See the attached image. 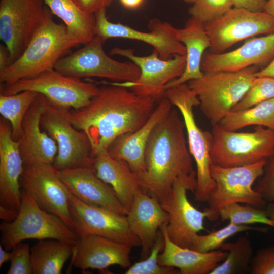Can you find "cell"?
Listing matches in <instances>:
<instances>
[{
  "label": "cell",
  "instance_id": "6da1fadb",
  "mask_svg": "<svg viewBox=\"0 0 274 274\" xmlns=\"http://www.w3.org/2000/svg\"><path fill=\"white\" fill-rule=\"evenodd\" d=\"M156 101L126 87L106 82L87 106L72 109L68 115L73 126L88 137L94 157L107 151L118 136L141 127L153 112Z\"/></svg>",
  "mask_w": 274,
  "mask_h": 274
},
{
  "label": "cell",
  "instance_id": "7a4b0ae2",
  "mask_svg": "<svg viewBox=\"0 0 274 274\" xmlns=\"http://www.w3.org/2000/svg\"><path fill=\"white\" fill-rule=\"evenodd\" d=\"M185 124L176 109L153 130L145 153L146 170L137 175L141 189L159 202L180 175L194 171L185 134Z\"/></svg>",
  "mask_w": 274,
  "mask_h": 274
},
{
  "label": "cell",
  "instance_id": "3957f363",
  "mask_svg": "<svg viewBox=\"0 0 274 274\" xmlns=\"http://www.w3.org/2000/svg\"><path fill=\"white\" fill-rule=\"evenodd\" d=\"M80 45L65 25L55 22L46 6L44 20L21 55L0 72L1 84L35 77L54 69L57 62L71 48Z\"/></svg>",
  "mask_w": 274,
  "mask_h": 274
},
{
  "label": "cell",
  "instance_id": "277c9868",
  "mask_svg": "<svg viewBox=\"0 0 274 274\" xmlns=\"http://www.w3.org/2000/svg\"><path fill=\"white\" fill-rule=\"evenodd\" d=\"M257 69L250 66L231 71L203 72L187 83L199 100L200 109L211 125L219 124L242 99L256 77Z\"/></svg>",
  "mask_w": 274,
  "mask_h": 274
},
{
  "label": "cell",
  "instance_id": "5b68a950",
  "mask_svg": "<svg viewBox=\"0 0 274 274\" xmlns=\"http://www.w3.org/2000/svg\"><path fill=\"white\" fill-rule=\"evenodd\" d=\"M164 96L177 108L185 124L189 151L196 166L195 200L207 202L215 188L216 184L210 173L211 133L199 127L193 112L194 108L199 105V100L188 83L166 89Z\"/></svg>",
  "mask_w": 274,
  "mask_h": 274
},
{
  "label": "cell",
  "instance_id": "8992f818",
  "mask_svg": "<svg viewBox=\"0 0 274 274\" xmlns=\"http://www.w3.org/2000/svg\"><path fill=\"white\" fill-rule=\"evenodd\" d=\"M210 156L211 163L222 167L250 165L274 154V130L256 126L254 131L237 132L212 126Z\"/></svg>",
  "mask_w": 274,
  "mask_h": 274
},
{
  "label": "cell",
  "instance_id": "52a82bcc",
  "mask_svg": "<svg viewBox=\"0 0 274 274\" xmlns=\"http://www.w3.org/2000/svg\"><path fill=\"white\" fill-rule=\"evenodd\" d=\"M1 245L6 250L28 239H55L75 245V232L57 216L42 209L26 192H21V202L17 218L0 225Z\"/></svg>",
  "mask_w": 274,
  "mask_h": 274
},
{
  "label": "cell",
  "instance_id": "ba28073f",
  "mask_svg": "<svg viewBox=\"0 0 274 274\" xmlns=\"http://www.w3.org/2000/svg\"><path fill=\"white\" fill-rule=\"evenodd\" d=\"M267 160L233 167H222L211 163L210 173L216 186L204 209L209 221L218 219L220 209L229 204H248L260 209L266 206L267 203L254 190L253 185L263 174Z\"/></svg>",
  "mask_w": 274,
  "mask_h": 274
},
{
  "label": "cell",
  "instance_id": "9c48e42d",
  "mask_svg": "<svg viewBox=\"0 0 274 274\" xmlns=\"http://www.w3.org/2000/svg\"><path fill=\"white\" fill-rule=\"evenodd\" d=\"M99 90V87L95 83L64 75L55 69L19 80L12 84L0 85L1 94L32 91L44 96L53 105L68 110L86 107Z\"/></svg>",
  "mask_w": 274,
  "mask_h": 274
},
{
  "label": "cell",
  "instance_id": "30bf717a",
  "mask_svg": "<svg viewBox=\"0 0 274 274\" xmlns=\"http://www.w3.org/2000/svg\"><path fill=\"white\" fill-rule=\"evenodd\" d=\"M105 42L96 36L83 47L60 59L54 69L81 79L97 77L114 82L138 79L141 74L139 67L131 61L120 62L111 58L103 48Z\"/></svg>",
  "mask_w": 274,
  "mask_h": 274
},
{
  "label": "cell",
  "instance_id": "8fae6325",
  "mask_svg": "<svg viewBox=\"0 0 274 274\" xmlns=\"http://www.w3.org/2000/svg\"><path fill=\"white\" fill-rule=\"evenodd\" d=\"M69 111L47 100L41 116V128L56 142L58 147L53 165L57 170L93 167V156L89 140L84 132L73 126L68 118Z\"/></svg>",
  "mask_w": 274,
  "mask_h": 274
},
{
  "label": "cell",
  "instance_id": "7c38bea8",
  "mask_svg": "<svg viewBox=\"0 0 274 274\" xmlns=\"http://www.w3.org/2000/svg\"><path fill=\"white\" fill-rule=\"evenodd\" d=\"M196 173L182 174L174 181L171 189L160 203L169 215L166 229L170 239L184 248H192L195 237L204 230V220L208 213L201 211L189 201L187 193H194Z\"/></svg>",
  "mask_w": 274,
  "mask_h": 274
},
{
  "label": "cell",
  "instance_id": "4fadbf2b",
  "mask_svg": "<svg viewBox=\"0 0 274 274\" xmlns=\"http://www.w3.org/2000/svg\"><path fill=\"white\" fill-rule=\"evenodd\" d=\"M110 53L128 59L136 64L141 71L139 77L135 81L112 82L126 87L140 96L152 97L157 101L164 96L165 86L180 77L186 65V55H176L165 60L159 57L154 49L151 54L145 56L135 55L134 50L130 48L115 47Z\"/></svg>",
  "mask_w": 274,
  "mask_h": 274
},
{
  "label": "cell",
  "instance_id": "5bb4252c",
  "mask_svg": "<svg viewBox=\"0 0 274 274\" xmlns=\"http://www.w3.org/2000/svg\"><path fill=\"white\" fill-rule=\"evenodd\" d=\"M210 45L209 52L223 53L242 40L274 33V17L265 11L232 8L222 16L204 24Z\"/></svg>",
  "mask_w": 274,
  "mask_h": 274
},
{
  "label": "cell",
  "instance_id": "9a60e30c",
  "mask_svg": "<svg viewBox=\"0 0 274 274\" xmlns=\"http://www.w3.org/2000/svg\"><path fill=\"white\" fill-rule=\"evenodd\" d=\"M44 4L43 0H0V38L10 51L11 63L43 23Z\"/></svg>",
  "mask_w": 274,
  "mask_h": 274
},
{
  "label": "cell",
  "instance_id": "2e32d148",
  "mask_svg": "<svg viewBox=\"0 0 274 274\" xmlns=\"http://www.w3.org/2000/svg\"><path fill=\"white\" fill-rule=\"evenodd\" d=\"M19 183L22 190L28 193L42 209L58 217L73 230L70 191L53 164L24 165Z\"/></svg>",
  "mask_w": 274,
  "mask_h": 274
},
{
  "label": "cell",
  "instance_id": "e0dca14e",
  "mask_svg": "<svg viewBox=\"0 0 274 274\" xmlns=\"http://www.w3.org/2000/svg\"><path fill=\"white\" fill-rule=\"evenodd\" d=\"M69 201L73 230L78 237L96 235L132 247L141 246L129 228L126 216L85 203L70 192Z\"/></svg>",
  "mask_w": 274,
  "mask_h": 274
},
{
  "label": "cell",
  "instance_id": "ac0fdd59",
  "mask_svg": "<svg viewBox=\"0 0 274 274\" xmlns=\"http://www.w3.org/2000/svg\"><path fill=\"white\" fill-rule=\"evenodd\" d=\"M96 36L104 40L120 38L138 40L147 43L158 53L159 57L167 60L176 55H186L185 46L179 40L177 28L169 23L158 18H152L148 24L150 32H145L135 29L120 23L110 21L106 15V8L94 13Z\"/></svg>",
  "mask_w": 274,
  "mask_h": 274
},
{
  "label": "cell",
  "instance_id": "d6986e66",
  "mask_svg": "<svg viewBox=\"0 0 274 274\" xmlns=\"http://www.w3.org/2000/svg\"><path fill=\"white\" fill-rule=\"evenodd\" d=\"M132 247L96 235L78 237L74 245L72 263L85 271L97 269L109 273L108 268L117 265L123 268L131 265L130 254Z\"/></svg>",
  "mask_w": 274,
  "mask_h": 274
},
{
  "label": "cell",
  "instance_id": "ffe728a7",
  "mask_svg": "<svg viewBox=\"0 0 274 274\" xmlns=\"http://www.w3.org/2000/svg\"><path fill=\"white\" fill-rule=\"evenodd\" d=\"M172 104L164 96L157 104L147 121L136 130L122 134L110 144L107 152L116 159L126 162L136 175L145 172V153L149 138L155 127L172 109Z\"/></svg>",
  "mask_w": 274,
  "mask_h": 274
},
{
  "label": "cell",
  "instance_id": "44dd1931",
  "mask_svg": "<svg viewBox=\"0 0 274 274\" xmlns=\"http://www.w3.org/2000/svg\"><path fill=\"white\" fill-rule=\"evenodd\" d=\"M47 100L39 94L23 120L19 148L24 165L34 163L53 164L58 151L56 142L41 127L42 114Z\"/></svg>",
  "mask_w": 274,
  "mask_h": 274
},
{
  "label": "cell",
  "instance_id": "7402d4cb",
  "mask_svg": "<svg viewBox=\"0 0 274 274\" xmlns=\"http://www.w3.org/2000/svg\"><path fill=\"white\" fill-rule=\"evenodd\" d=\"M58 174L70 192L83 202L127 215L128 211L121 203L113 188L97 177L93 167L58 170Z\"/></svg>",
  "mask_w": 274,
  "mask_h": 274
},
{
  "label": "cell",
  "instance_id": "603a6c76",
  "mask_svg": "<svg viewBox=\"0 0 274 274\" xmlns=\"http://www.w3.org/2000/svg\"><path fill=\"white\" fill-rule=\"evenodd\" d=\"M10 122L0 118V205L19 210V180L24 168L18 141L12 138Z\"/></svg>",
  "mask_w": 274,
  "mask_h": 274
},
{
  "label": "cell",
  "instance_id": "cb8c5ba5",
  "mask_svg": "<svg viewBox=\"0 0 274 274\" xmlns=\"http://www.w3.org/2000/svg\"><path fill=\"white\" fill-rule=\"evenodd\" d=\"M274 58V33L249 39L233 51L204 54L201 68L203 72L238 71L267 62Z\"/></svg>",
  "mask_w": 274,
  "mask_h": 274
},
{
  "label": "cell",
  "instance_id": "d4e9b609",
  "mask_svg": "<svg viewBox=\"0 0 274 274\" xmlns=\"http://www.w3.org/2000/svg\"><path fill=\"white\" fill-rule=\"evenodd\" d=\"M126 218L130 230L140 241L142 256L146 258L160 227L168 223L169 215L156 198L140 189L134 196Z\"/></svg>",
  "mask_w": 274,
  "mask_h": 274
},
{
  "label": "cell",
  "instance_id": "484cf974",
  "mask_svg": "<svg viewBox=\"0 0 274 274\" xmlns=\"http://www.w3.org/2000/svg\"><path fill=\"white\" fill-rule=\"evenodd\" d=\"M167 224L160 228L164 239V248L158 257L160 265L177 268L181 274H210L226 258L227 252L221 249L202 252L177 245L168 236Z\"/></svg>",
  "mask_w": 274,
  "mask_h": 274
},
{
  "label": "cell",
  "instance_id": "4316f807",
  "mask_svg": "<svg viewBox=\"0 0 274 274\" xmlns=\"http://www.w3.org/2000/svg\"><path fill=\"white\" fill-rule=\"evenodd\" d=\"M93 167L97 177L113 188L128 212L135 194L141 189L136 174L126 162L113 158L107 151L93 157Z\"/></svg>",
  "mask_w": 274,
  "mask_h": 274
},
{
  "label": "cell",
  "instance_id": "83f0119b",
  "mask_svg": "<svg viewBox=\"0 0 274 274\" xmlns=\"http://www.w3.org/2000/svg\"><path fill=\"white\" fill-rule=\"evenodd\" d=\"M179 40L185 46L186 50V65L183 74L171 81L164 87L166 89L200 78L203 74L201 64L204 52L209 48L210 41L204 23L191 17L184 27L177 28Z\"/></svg>",
  "mask_w": 274,
  "mask_h": 274
},
{
  "label": "cell",
  "instance_id": "f1b7e54d",
  "mask_svg": "<svg viewBox=\"0 0 274 274\" xmlns=\"http://www.w3.org/2000/svg\"><path fill=\"white\" fill-rule=\"evenodd\" d=\"M53 14L64 22L69 33L85 45L96 36L94 14L83 11L73 0H43Z\"/></svg>",
  "mask_w": 274,
  "mask_h": 274
},
{
  "label": "cell",
  "instance_id": "f546056e",
  "mask_svg": "<svg viewBox=\"0 0 274 274\" xmlns=\"http://www.w3.org/2000/svg\"><path fill=\"white\" fill-rule=\"evenodd\" d=\"M74 245L55 239L39 240L31 248L32 274H60Z\"/></svg>",
  "mask_w": 274,
  "mask_h": 274
},
{
  "label": "cell",
  "instance_id": "4dcf8cb0",
  "mask_svg": "<svg viewBox=\"0 0 274 274\" xmlns=\"http://www.w3.org/2000/svg\"><path fill=\"white\" fill-rule=\"evenodd\" d=\"M219 124L230 131H236L251 125L262 126L274 130V98L245 110L230 111Z\"/></svg>",
  "mask_w": 274,
  "mask_h": 274
},
{
  "label": "cell",
  "instance_id": "1f68e13d",
  "mask_svg": "<svg viewBox=\"0 0 274 274\" xmlns=\"http://www.w3.org/2000/svg\"><path fill=\"white\" fill-rule=\"evenodd\" d=\"M220 249L227 251V256L210 274L242 273L250 269L254 254L251 241L247 235L233 242H225Z\"/></svg>",
  "mask_w": 274,
  "mask_h": 274
},
{
  "label": "cell",
  "instance_id": "d6a6232c",
  "mask_svg": "<svg viewBox=\"0 0 274 274\" xmlns=\"http://www.w3.org/2000/svg\"><path fill=\"white\" fill-rule=\"evenodd\" d=\"M38 95L28 90L11 95L0 94V114L10 122L14 140H19L24 116Z\"/></svg>",
  "mask_w": 274,
  "mask_h": 274
},
{
  "label": "cell",
  "instance_id": "836d02e7",
  "mask_svg": "<svg viewBox=\"0 0 274 274\" xmlns=\"http://www.w3.org/2000/svg\"><path fill=\"white\" fill-rule=\"evenodd\" d=\"M219 218L222 221L227 220L237 225L259 223L274 228V221L268 216L266 210L248 204L234 203L225 206L220 210Z\"/></svg>",
  "mask_w": 274,
  "mask_h": 274
},
{
  "label": "cell",
  "instance_id": "e575fe53",
  "mask_svg": "<svg viewBox=\"0 0 274 274\" xmlns=\"http://www.w3.org/2000/svg\"><path fill=\"white\" fill-rule=\"evenodd\" d=\"M252 230H260V229L229 222L226 226L207 234H197L191 249L202 252L217 250L230 237L238 233Z\"/></svg>",
  "mask_w": 274,
  "mask_h": 274
},
{
  "label": "cell",
  "instance_id": "d590c367",
  "mask_svg": "<svg viewBox=\"0 0 274 274\" xmlns=\"http://www.w3.org/2000/svg\"><path fill=\"white\" fill-rule=\"evenodd\" d=\"M164 246L163 233L160 229L149 255L144 260L131 265L125 274H176L180 271L176 268L160 265L158 263L159 253Z\"/></svg>",
  "mask_w": 274,
  "mask_h": 274
},
{
  "label": "cell",
  "instance_id": "8d00e7d4",
  "mask_svg": "<svg viewBox=\"0 0 274 274\" xmlns=\"http://www.w3.org/2000/svg\"><path fill=\"white\" fill-rule=\"evenodd\" d=\"M272 98H274V77H256L243 97L231 111L245 110Z\"/></svg>",
  "mask_w": 274,
  "mask_h": 274
},
{
  "label": "cell",
  "instance_id": "74e56055",
  "mask_svg": "<svg viewBox=\"0 0 274 274\" xmlns=\"http://www.w3.org/2000/svg\"><path fill=\"white\" fill-rule=\"evenodd\" d=\"M192 4L189 14L204 24L227 13L233 7V0H196Z\"/></svg>",
  "mask_w": 274,
  "mask_h": 274
},
{
  "label": "cell",
  "instance_id": "f35d334b",
  "mask_svg": "<svg viewBox=\"0 0 274 274\" xmlns=\"http://www.w3.org/2000/svg\"><path fill=\"white\" fill-rule=\"evenodd\" d=\"M30 249L28 244L22 242L12 249L7 274H32Z\"/></svg>",
  "mask_w": 274,
  "mask_h": 274
},
{
  "label": "cell",
  "instance_id": "ab89813d",
  "mask_svg": "<svg viewBox=\"0 0 274 274\" xmlns=\"http://www.w3.org/2000/svg\"><path fill=\"white\" fill-rule=\"evenodd\" d=\"M254 189L267 203L274 202V154L267 159L263 173Z\"/></svg>",
  "mask_w": 274,
  "mask_h": 274
},
{
  "label": "cell",
  "instance_id": "60d3db41",
  "mask_svg": "<svg viewBox=\"0 0 274 274\" xmlns=\"http://www.w3.org/2000/svg\"><path fill=\"white\" fill-rule=\"evenodd\" d=\"M252 274H274V246L259 249L250 264Z\"/></svg>",
  "mask_w": 274,
  "mask_h": 274
},
{
  "label": "cell",
  "instance_id": "b9f144b4",
  "mask_svg": "<svg viewBox=\"0 0 274 274\" xmlns=\"http://www.w3.org/2000/svg\"><path fill=\"white\" fill-rule=\"evenodd\" d=\"M84 12L94 14L99 10L110 6L113 0H73Z\"/></svg>",
  "mask_w": 274,
  "mask_h": 274
},
{
  "label": "cell",
  "instance_id": "7bdbcfd3",
  "mask_svg": "<svg viewBox=\"0 0 274 274\" xmlns=\"http://www.w3.org/2000/svg\"><path fill=\"white\" fill-rule=\"evenodd\" d=\"M266 1V0H233V7L253 12H262L264 10Z\"/></svg>",
  "mask_w": 274,
  "mask_h": 274
},
{
  "label": "cell",
  "instance_id": "ee69618b",
  "mask_svg": "<svg viewBox=\"0 0 274 274\" xmlns=\"http://www.w3.org/2000/svg\"><path fill=\"white\" fill-rule=\"evenodd\" d=\"M19 210L0 205V218L5 222H12L17 217Z\"/></svg>",
  "mask_w": 274,
  "mask_h": 274
},
{
  "label": "cell",
  "instance_id": "f6af8a7d",
  "mask_svg": "<svg viewBox=\"0 0 274 274\" xmlns=\"http://www.w3.org/2000/svg\"><path fill=\"white\" fill-rule=\"evenodd\" d=\"M11 63L10 51L5 45H0V72L8 67Z\"/></svg>",
  "mask_w": 274,
  "mask_h": 274
},
{
  "label": "cell",
  "instance_id": "bcb514c9",
  "mask_svg": "<svg viewBox=\"0 0 274 274\" xmlns=\"http://www.w3.org/2000/svg\"><path fill=\"white\" fill-rule=\"evenodd\" d=\"M256 77L269 76L274 77V58L270 63L265 67L255 73Z\"/></svg>",
  "mask_w": 274,
  "mask_h": 274
},
{
  "label": "cell",
  "instance_id": "7dc6e473",
  "mask_svg": "<svg viewBox=\"0 0 274 274\" xmlns=\"http://www.w3.org/2000/svg\"><path fill=\"white\" fill-rule=\"evenodd\" d=\"M122 5L128 9H135L143 3L144 0H120Z\"/></svg>",
  "mask_w": 274,
  "mask_h": 274
},
{
  "label": "cell",
  "instance_id": "c3c4849f",
  "mask_svg": "<svg viewBox=\"0 0 274 274\" xmlns=\"http://www.w3.org/2000/svg\"><path fill=\"white\" fill-rule=\"evenodd\" d=\"M12 256V252H8L3 247L0 245V267L5 262L10 260Z\"/></svg>",
  "mask_w": 274,
  "mask_h": 274
},
{
  "label": "cell",
  "instance_id": "681fc988",
  "mask_svg": "<svg viewBox=\"0 0 274 274\" xmlns=\"http://www.w3.org/2000/svg\"><path fill=\"white\" fill-rule=\"evenodd\" d=\"M264 11L274 17V0L266 1Z\"/></svg>",
  "mask_w": 274,
  "mask_h": 274
},
{
  "label": "cell",
  "instance_id": "f907efd6",
  "mask_svg": "<svg viewBox=\"0 0 274 274\" xmlns=\"http://www.w3.org/2000/svg\"><path fill=\"white\" fill-rule=\"evenodd\" d=\"M266 211L270 218L274 221V203L272 202L268 203Z\"/></svg>",
  "mask_w": 274,
  "mask_h": 274
},
{
  "label": "cell",
  "instance_id": "816d5d0a",
  "mask_svg": "<svg viewBox=\"0 0 274 274\" xmlns=\"http://www.w3.org/2000/svg\"><path fill=\"white\" fill-rule=\"evenodd\" d=\"M182 1L187 3L193 4L196 0H179Z\"/></svg>",
  "mask_w": 274,
  "mask_h": 274
}]
</instances>
